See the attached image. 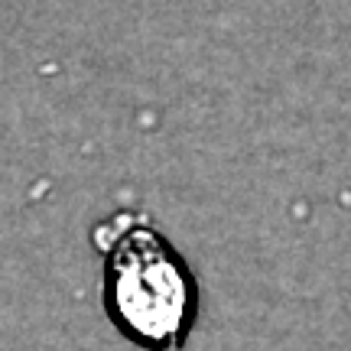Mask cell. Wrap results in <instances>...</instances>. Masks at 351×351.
Masks as SVG:
<instances>
[{"mask_svg":"<svg viewBox=\"0 0 351 351\" xmlns=\"http://www.w3.org/2000/svg\"><path fill=\"white\" fill-rule=\"evenodd\" d=\"M111 326L147 351H182L199 322V280L150 215L121 208L91 228Z\"/></svg>","mask_w":351,"mask_h":351,"instance_id":"6da1fadb","label":"cell"}]
</instances>
